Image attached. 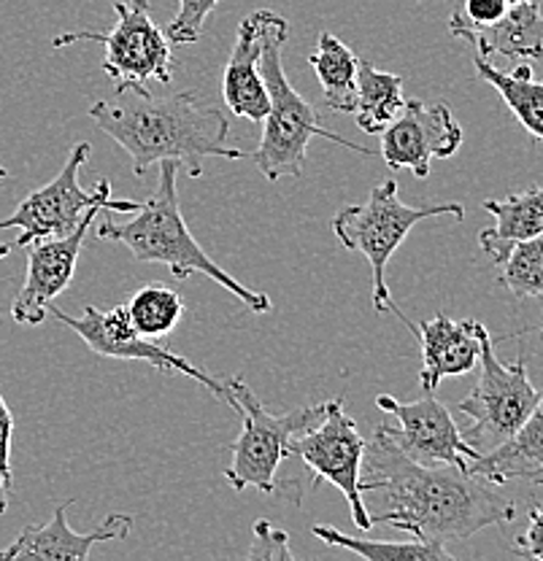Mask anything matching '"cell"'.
Returning <instances> with one entry per match:
<instances>
[{
  "label": "cell",
  "instance_id": "7",
  "mask_svg": "<svg viewBox=\"0 0 543 561\" xmlns=\"http://www.w3.org/2000/svg\"><path fill=\"white\" fill-rule=\"evenodd\" d=\"M92 146L87 140L76 144L68 154L63 171L44 184L41 190L31 192L16 210L5 219H0V230H20L16 245H31L44 238H66L84 221L92 208L109 210V214H136L142 203L116 201L111 195L109 179H101L90 192L81 190L79 171L90 160Z\"/></svg>",
  "mask_w": 543,
  "mask_h": 561
},
{
  "label": "cell",
  "instance_id": "20",
  "mask_svg": "<svg viewBox=\"0 0 543 561\" xmlns=\"http://www.w3.org/2000/svg\"><path fill=\"white\" fill-rule=\"evenodd\" d=\"M484 210L495 216V225L478 232V245L495 265L506 260L513 243L543 236V186H530L506 201H484Z\"/></svg>",
  "mask_w": 543,
  "mask_h": 561
},
{
  "label": "cell",
  "instance_id": "28",
  "mask_svg": "<svg viewBox=\"0 0 543 561\" xmlns=\"http://www.w3.org/2000/svg\"><path fill=\"white\" fill-rule=\"evenodd\" d=\"M9 251V243H0V260H5ZM11 437H14V416L0 397V516L9 511L11 496Z\"/></svg>",
  "mask_w": 543,
  "mask_h": 561
},
{
  "label": "cell",
  "instance_id": "6",
  "mask_svg": "<svg viewBox=\"0 0 543 561\" xmlns=\"http://www.w3.org/2000/svg\"><path fill=\"white\" fill-rule=\"evenodd\" d=\"M227 386L236 397V411L244 416L241 435L230 443L233 465L225 470L227 483L236 491L254 489L273 496L279 489V467L290 456V440L327 416V402L276 416L257 400L244 378H230Z\"/></svg>",
  "mask_w": 543,
  "mask_h": 561
},
{
  "label": "cell",
  "instance_id": "15",
  "mask_svg": "<svg viewBox=\"0 0 543 561\" xmlns=\"http://www.w3.org/2000/svg\"><path fill=\"white\" fill-rule=\"evenodd\" d=\"M76 500L63 502L55 511L52 522L46 526H27L9 548L0 551V561H22V559H71V561H87L95 542L106 540H125L133 531V516H120L111 513L98 529L87 531V535H76L68 526V507Z\"/></svg>",
  "mask_w": 543,
  "mask_h": 561
},
{
  "label": "cell",
  "instance_id": "31",
  "mask_svg": "<svg viewBox=\"0 0 543 561\" xmlns=\"http://www.w3.org/2000/svg\"><path fill=\"white\" fill-rule=\"evenodd\" d=\"M508 11L506 0H463V9L454 11L465 25L473 27H484L498 22Z\"/></svg>",
  "mask_w": 543,
  "mask_h": 561
},
{
  "label": "cell",
  "instance_id": "25",
  "mask_svg": "<svg viewBox=\"0 0 543 561\" xmlns=\"http://www.w3.org/2000/svg\"><path fill=\"white\" fill-rule=\"evenodd\" d=\"M125 311L131 324L144 337L157 341L177 330L181 313H184V300L179 291L168 289V286H144L125 302Z\"/></svg>",
  "mask_w": 543,
  "mask_h": 561
},
{
  "label": "cell",
  "instance_id": "19",
  "mask_svg": "<svg viewBox=\"0 0 543 561\" xmlns=\"http://www.w3.org/2000/svg\"><path fill=\"white\" fill-rule=\"evenodd\" d=\"M468 470L495 486H506L508 481H533L543 486V389L539 405L519 426L517 435L473 459Z\"/></svg>",
  "mask_w": 543,
  "mask_h": 561
},
{
  "label": "cell",
  "instance_id": "27",
  "mask_svg": "<svg viewBox=\"0 0 543 561\" xmlns=\"http://www.w3.org/2000/svg\"><path fill=\"white\" fill-rule=\"evenodd\" d=\"M217 3L219 0H179L177 16L166 27L168 41L177 46L195 44L203 33V22L217 9Z\"/></svg>",
  "mask_w": 543,
  "mask_h": 561
},
{
  "label": "cell",
  "instance_id": "13",
  "mask_svg": "<svg viewBox=\"0 0 543 561\" xmlns=\"http://www.w3.org/2000/svg\"><path fill=\"white\" fill-rule=\"evenodd\" d=\"M463 146V127L446 103H422L417 98L403 103L382 133V160L389 171L408 168L417 179H428L430 162L457 154Z\"/></svg>",
  "mask_w": 543,
  "mask_h": 561
},
{
  "label": "cell",
  "instance_id": "30",
  "mask_svg": "<svg viewBox=\"0 0 543 561\" xmlns=\"http://www.w3.org/2000/svg\"><path fill=\"white\" fill-rule=\"evenodd\" d=\"M530 524L524 535L513 540V553L522 559L543 561V505L530 507Z\"/></svg>",
  "mask_w": 543,
  "mask_h": 561
},
{
  "label": "cell",
  "instance_id": "26",
  "mask_svg": "<svg viewBox=\"0 0 543 561\" xmlns=\"http://www.w3.org/2000/svg\"><path fill=\"white\" fill-rule=\"evenodd\" d=\"M498 267V284L506 286L517 300L543 297V236L513 243Z\"/></svg>",
  "mask_w": 543,
  "mask_h": 561
},
{
  "label": "cell",
  "instance_id": "29",
  "mask_svg": "<svg viewBox=\"0 0 543 561\" xmlns=\"http://www.w3.org/2000/svg\"><path fill=\"white\" fill-rule=\"evenodd\" d=\"M252 548H249V559L252 561H290L292 548H290V535L279 526H273L268 518H260L252 529Z\"/></svg>",
  "mask_w": 543,
  "mask_h": 561
},
{
  "label": "cell",
  "instance_id": "24",
  "mask_svg": "<svg viewBox=\"0 0 543 561\" xmlns=\"http://www.w3.org/2000/svg\"><path fill=\"white\" fill-rule=\"evenodd\" d=\"M314 537L327 542V546L347 548L349 553L367 561H452L454 557L443 546H433V542L422 540H406V542H378V540H360V537L343 535L341 529L332 526H314Z\"/></svg>",
  "mask_w": 543,
  "mask_h": 561
},
{
  "label": "cell",
  "instance_id": "18",
  "mask_svg": "<svg viewBox=\"0 0 543 561\" xmlns=\"http://www.w3.org/2000/svg\"><path fill=\"white\" fill-rule=\"evenodd\" d=\"M262 60V9L244 16L238 25L236 46L227 60L225 76H222V95H225L230 114L241 119L262 122L271 111L265 79L260 70Z\"/></svg>",
  "mask_w": 543,
  "mask_h": 561
},
{
  "label": "cell",
  "instance_id": "5",
  "mask_svg": "<svg viewBox=\"0 0 543 561\" xmlns=\"http://www.w3.org/2000/svg\"><path fill=\"white\" fill-rule=\"evenodd\" d=\"M452 216L465 219L463 203H435V206H406L398 197V181L389 179L373 186L360 206H347L332 216V232L349 251H360L371 262L373 273V311H393L387 286V265L408 232L425 219Z\"/></svg>",
  "mask_w": 543,
  "mask_h": 561
},
{
  "label": "cell",
  "instance_id": "14",
  "mask_svg": "<svg viewBox=\"0 0 543 561\" xmlns=\"http://www.w3.org/2000/svg\"><path fill=\"white\" fill-rule=\"evenodd\" d=\"M98 216H101V208H92L71 236L44 238V241L31 243L25 284L16 291L14 306H11V319L16 324H44L52 302L71 286L76 262H79V251Z\"/></svg>",
  "mask_w": 543,
  "mask_h": 561
},
{
  "label": "cell",
  "instance_id": "33",
  "mask_svg": "<svg viewBox=\"0 0 543 561\" xmlns=\"http://www.w3.org/2000/svg\"><path fill=\"white\" fill-rule=\"evenodd\" d=\"M508 5H517V3H522V0H506Z\"/></svg>",
  "mask_w": 543,
  "mask_h": 561
},
{
  "label": "cell",
  "instance_id": "2",
  "mask_svg": "<svg viewBox=\"0 0 543 561\" xmlns=\"http://www.w3.org/2000/svg\"><path fill=\"white\" fill-rule=\"evenodd\" d=\"M90 119L131 154L138 179L162 160H177L197 179L203 173V157H249V151L230 146V122L225 111L195 92L155 98L146 87H125L116 90L111 101L92 103Z\"/></svg>",
  "mask_w": 543,
  "mask_h": 561
},
{
  "label": "cell",
  "instance_id": "21",
  "mask_svg": "<svg viewBox=\"0 0 543 561\" xmlns=\"http://www.w3.org/2000/svg\"><path fill=\"white\" fill-rule=\"evenodd\" d=\"M473 66L489 87L498 90V95L504 98L511 114L517 116L519 125L535 140H543V81H535L533 68L522 62L511 73H506L482 55H473Z\"/></svg>",
  "mask_w": 543,
  "mask_h": 561
},
{
  "label": "cell",
  "instance_id": "3",
  "mask_svg": "<svg viewBox=\"0 0 543 561\" xmlns=\"http://www.w3.org/2000/svg\"><path fill=\"white\" fill-rule=\"evenodd\" d=\"M181 165L177 160L160 162V179H157L155 192L142 208L133 214L131 221L106 219L98 227V241L122 243L131 249L138 262H155L166 265L177 280H186L190 276H206L222 289L230 291L233 297L252 308V313H268L273 308L271 297L262 291L249 289L241 280L233 278L230 273L222 271L217 262L201 249L195 236L186 227L184 214L179 203L177 179Z\"/></svg>",
  "mask_w": 543,
  "mask_h": 561
},
{
  "label": "cell",
  "instance_id": "8",
  "mask_svg": "<svg viewBox=\"0 0 543 561\" xmlns=\"http://www.w3.org/2000/svg\"><path fill=\"white\" fill-rule=\"evenodd\" d=\"M478 367H482V376H478L476 389L457 402V411L471 419V426L463 435L465 440L478 454H487L517 435L519 426L539 405L541 391L530 381L522 356L511 365L498 359L493 335L487 330L482 332Z\"/></svg>",
  "mask_w": 543,
  "mask_h": 561
},
{
  "label": "cell",
  "instance_id": "12",
  "mask_svg": "<svg viewBox=\"0 0 543 561\" xmlns=\"http://www.w3.org/2000/svg\"><path fill=\"white\" fill-rule=\"evenodd\" d=\"M376 408L384 416L395 419V424H382L378 430L419 465H454L468 470L471 461L482 456L465 440L452 411L435 400L433 391H425L417 402L378 394Z\"/></svg>",
  "mask_w": 543,
  "mask_h": 561
},
{
  "label": "cell",
  "instance_id": "32",
  "mask_svg": "<svg viewBox=\"0 0 543 561\" xmlns=\"http://www.w3.org/2000/svg\"><path fill=\"white\" fill-rule=\"evenodd\" d=\"M0 179H9V171H5V165H0Z\"/></svg>",
  "mask_w": 543,
  "mask_h": 561
},
{
  "label": "cell",
  "instance_id": "22",
  "mask_svg": "<svg viewBox=\"0 0 543 561\" xmlns=\"http://www.w3.org/2000/svg\"><path fill=\"white\" fill-rule=\"evenodd\" d=\"M308 62L323 87L327 108L336 114H352L354 98H358V55L338 35L323 31L317 51L308 57Z\"/></svg>",
  "mask_w": 543,
  "mask_h": 561
},
{
  "label": "cell",
  "instance_id": "4",
  "mask_svg": "<svg viewBox=\"0 0 543 561\" xmlns=\"http://www.w3.org/2000/svg\"><path fill=\"white\" fill-rule=\"evenodd\" d=\"M287 41L290 22L276 11L262 9L260 70L268 87V98H271V111L262 119L260 146L249 154L257 171L265 175L268 181H279L282 175H292V179L303 175L308 144H312L314 136L371 157L373 151L365 149V146H358L352 140L336 136V133L325 130L317 108L290 84L287 73H284V44Z\"/></svg>",
  "mask_w": 543,
  "mask_h": 561
},
{
  "label": "cell",
  "instance_id": "1",
  "mask_svg": "<svg viewBox=\"0 0 543 561\" xmlns=\"http://www.w3.org/2000/svg\"><path fill=\"white\" fill-rule=\"evenodd\" d=\"M360 489L371 496L373 524H389L414 540L443 548L517 518V502L487 478L454 465H419L382 430L365 443Z\"/></svg>",
  "mask_w": 543,
  "mask_h": 561
},
{
  "label": "cell",
  "instance_id": "11",
  "mask_svg": "<svg viewBox=\"0 0 543 561\" xmlns=\"http://www.w3.org/2000/svg\"><path fill=\"white\" fill-rule=\"evenodd\" d=\"M49 316H55L57 321H63L66 327H71L76 335L90 346L92 354L109 356V359H127V362H146L155 370L160 373H181V376L192 378L201 386H206L212 394H217L219 400H225L227 405L236 408V397L227 381L222 383L217 378H212L208 373H203L201 367L192 365L184 356L173 354L160 343H155L151 337H144L136 327L127 319L125 306H116L111 311H101L95 306H87L81 316H68L66 311L52 302Z\"/></svg>",
  "mask_w": 543,
  "mask_h": 561
},
{
  "label": "cell",
  "instance_id": "23",
  "mask_svg": "<svg viewBox=\"0 0 543 561\" xmlns=\"http://www.w3.org/2000/svg\"><path fill=\"white\" fill-rule=\"evenodd\" d=\"M403 79L373 66L371 60H360L358 68V98H354V122L367 136H382L389 122L403 108Z\"/></svg>",
  "mask_w": 543,
  "mask_h": 561
},
{
  "label": "cell",
  "instance_id": "16",
  "mask_svg": "<svg viewBox=\"0 0 543 561\" xmlns=\"http://www.w3.org/2000/svg\"><path fill=\"white\" fill-rule=\"evenodd\" d=\"M487 330L476 319L454 321L446 313L419 324V346H422V370L419 381L425 391H435L443 378L465 376L478 367L482 356V332Z\"/></svg>",
  "mask_w": 543,
  "mask_h": 561
},
{
  "label": "cell",
  "instance_id": "10",
  "mask_svg": "<svg viewBox=\"0 0 543 561\" xmlns=\"http://www.w3.org/2000/svg\"><path fill=\"white\" fill-rule=\"evenodd\" d=\"M290 456L306 465V470L312 472L314 489L319 483H332L347 496L360 531L373 529V518L367 513L365 496H362L360 489L365 440L360 435L358 421L347 416V411H343V400L327 402V416L303 435L292 437Z\"/></svg>",
  "mask_w": 543,
  "mask_h": 561
},
{
  "label": "cell",
  "instance_id": "17",
  "mask_svg": "<svg viewBox=\"0 0 543 561\" xmlns=\"http://www.w3.org/2000/svg\"><path fill=\"white\" fill-rule=\"evenodd\" d=\"M449 31L457 38L468 41L482 57H508V60H541L543 57V14L535 0H522L508 5V11L498 22L484 27L465 25L457 14H452Z\"/></svg>",
  "mask_w": 543,
  "mask_h": 561
},
{
  "label": "cell",
  "instance_id": "9",
  "mask_svg": "<svg viewBox=\"0 0 543 561\" xmlns=\"http://www.w3.org/2000/svg\"><path fill=\"white\" fill-rule=\"evenodd\" d=\"M116 22L106 33L79 31L57 35L52 41L55 49L95 41L106 49L103 70L114 79L116 90L125 87H146V81L171 84L173 79V51L166 31L151 20L149 0H114Z\"/></svg>",
  "mask_w": 543,
  "mask_h": 561
},
{
  "label": "cell",
  "instance_id": "34",
  "mask_svg": "<svg viewBox=\"0 0 543 561\" xmlns=\"http://www.w3.org/2000/svg\"><path fill=\"white\" fill-rule=\"evenodd\" d=\"M539 332H541V335H543V321H541V327H539Z\"/></svg>",
  "mask_w": 543,
  "mask_h": 561
}]
</instances>
